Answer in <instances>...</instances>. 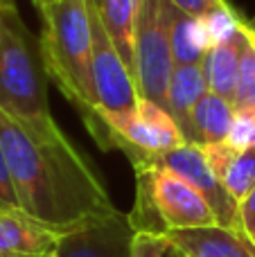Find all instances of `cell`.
Instances as JSON below:
<instances>
[{
    "instance_id": "1",
    "label": "cell",
    "mask_w": 255,
    "mask_h": 257,
    "mask_svg": "<svg viewBox=\"0 0 255 257\" xmlns=\"http://www.w3.org/2000/svg\"><path fill=\"white\" fill-rule=\"evenodd\" d=\"M0 140L18 208L36 221L66 235L120 212L54 117L23 122L0 111Z\"/></svg>"
},
{
    "instance_id": "2",
    "label": "cell",
    "mask_w": 255,
    "mask_h": 257,
    "mask_svg": "<svg viewBox=\"0 0 255 257\" xmlns=\"http://www.w3.org/2000/svg\"><path fill=\"white\" fill-rule=\"evenodd\" d=\"M41 12V52L48 79L79 111L84 124L97 117L90 75V9L88 0H59Z\"/></svg>"
},
{
    "instance_id": "3",
    "label": "cell",
    "mask_w": 255,
    "mask_h": 257,
    "mask_svg": "<svg viewBox=\"0 0 255 257\" xmlns=\"http://www.w3.org/2000/svg\"><path fill=\"white\" fill-rule=\"evenodd\" d=\"M0 111L23 122L52 117L41 41L18 7H0Z\"/></svg>"
},
{
    "instance_id": "4",
    "label": "cell",
    "mask_w": 255,
    "mask_h": 257,
    "mask_svg": "<svg viewBox=\"0 0 255 257\" xmlns=\"http://www.w3.org/2000/svg\"><path fill=\"white\" fill-rule=\"evenodd\" d=\"M136 203L129 221L136 232H158L219 226L210 203L185 178L156 163L134 165Z\"/></svg>"
},
{
    "instance_id": "5",
    "label": "cell",
    "mask_w": 255,
    "mask_h": 257,
    "mask_svg": "<svg viewBox=\"0 0 255 257\" xmlns=\"http://www.w3.org/2000/svg\"><path fill=\"white\" fill-rule=\"evenodd\" d=\"M86 128L104 151H122L131 165L147 163L188 145L170 111L145 97L129 113H97Z\"/></svg>"
},
{
    "instance_id": "6",
    "label": "cell",
    "mask_w": 255,
    "mask_h": 257,
    "mask_svg": "<svg viewBox=\"0 0 255 257\" xmlns=\"http://www.w3.org/2000/svg\"><path fill=\"white\" fill-rule=\"evenodd\" d=\"M170 0H136L134 66L140 97L167 108V86L174 72Z\"/></svg>"
},
{
    "instance_id": "7",
    "label": "cell",
    "mask_w": 255,
    "mask_h": 257,
    "mask_svg": "<svg viewBox=\"0 0 255 257\" xmlns=\"http://www.w3.org/2000/svg\"><path fill=\"white\" fill-rule=\"evenodd\" d=\"M90 9V75H93L95 99L99 113H129L138 106L140 90L134 72L129 70L126 61L117 52L115 43L111 41L106 27Z\"/></svg>"
},
{
    "instance_id": "8",
    "label": "cell",
    "mask_w": 255,
    "mask_h": 257,
    "mask_svg": "<svg viewBox=\"0 0 255 257\" xmlns=\"http://www.w3.org/2000/svg\"><path fill=\"white\" fill-rule=\"evenodd\" d=\"M147 163H156V165H161V167L172 169V172L179 174L181 178H185V181L210 203L219 226L237 228L239 203L228 194V190H226V185L221 183V178L212 172L201 145H190L188 142V145L179 147V149L170 151V154H165V156H158V158H154V160H147Z\"/></svg>"
},
{
    "instance_id": "9",
    "label": "cell",
    "mask_w": 255,
    "mask_h": 257,
    "mask_svg": "<svg viewBox=\"0 0 255 257\" xmlns=\"http://www.w3.org/2000/svg\"><path fill=\"white\" fill-rule=\"evenodd\" d=\"M134 235L129 214L117 212L99 223L61 235L57 257H131Z\"/></svg>"
},
{
    "instance_id": "10",
    "label": "cell",
    "mask_w": 255,
    "mask_h": 257,
    "mask_svg": "<svg viewBox=\"0 0 255 257\" xmlns=\"http://www.w3.org/2000/svg\"><path fill=\"white\" fill-rule=\"evenodd\" d=\"M61 232L21 208H0V257H57Z\"/></svg>"
},
{
    "instance_id": "11",
    "label": "cell",
    "mask_w": 255,
    "mask_h": 257,
    "mask_svg": "<svg viewBox=\"0 0 255 257\" xmlns=\"http://www.w3.org/2000/svg\"><path fill=\"white\" fill-rule=\"evenodd\" d=\"M183 257H255V241L239 228L208 226L167 232Z\"/></svg>"
},
{
    "instance_id": "12",
    "label": "cell",
    "mask_w": 255,
    "mask_h": 257,
    "mask_svg": "<svg viewBox=\"0 0 255 257\" xmlns=\"http://www.w3.org/2000/svg\"><path fill=\"white\" fill-rule=\"evenodd\" d=\"M208 93V84L203 77L201 63H181L174 66L170 86H167V111L179 124L185 142L192 145V115L197 104Z\"/></svg>"
},
{
    "instance_id": "13",
    "label": "cell",
    "mask_w": 255,
    "mask_h": 257,
    "mask_svg": "<svg viewBox=\"0 0 255 257\" xmlns=\"http://www.w3.org/2000/svg\"><path fill=\"white\" fill-rule=\"evenodd\" d=\"M208 165L221 178L228 194L242 203L255 187V147L233 149L228 142L203 147Z\"/></svg>"
},
{
    "instance_id": "14",
    "label": "cell",
    "mask_w": 255,
    "mask_h": 257,
    "mask_svg": "<svg viewBox=\"0 0 255 257\" xmlns=\"http://www.w3.org/2000/svg\"><path fill=\"white\" fill-rule=\"evenodd\" d=\"M239 57H242V25H239L237 34H233L230 39L221 41L215 48L208 50L201 61L208 90L233 104L237 97Z\"/></svg>"
},
{
    "instance_id": "15",
    "label": "cell",
    "mask_w": 255,
    "mask_h": 257,
    "mask_svg": "<svg viewBox=\"0 0 255 257\" xmlns=\"http://www.w3.org/2000/svg\"><path fill=\"white\" fill-rule=\"evenodd\" d=\"M237 117V108L233 102L219 97L208 90L203 99L197 104L192 115V145H221L228 140L230 128Z\"/></svg>"
},
{
    "instance_id": "16",
    "label": "cell",
    "mask_w": 255,
    "mask_h": 257,
    "mask_svg": "<svg viewBox=\"0 0 255 257\" xmlns=\"http://www.w3.org/2000/svg\"><path fill=\"white\" fill-rule=\"evenodd\" d=\"M93 12L106 27L111 41L117 52L126 61L129 70L136 77L134 66V18H136V0H88Z\"/></svg>"
},
{
    "instance_id": "17",
    "label": "cell",
    "mask_w": 255,
    "mask_h": 257,
    "mask_svg": "<svg viewBox=\"0 0 255 257\" xmlns=\"http://www.w3.org/2000/svg\"><path fill=\"white\" fill-rule=\"evenodd\" d=\"M210 50L206 30L201 18H194L174 9L172 16V57L174 63H201L206 52Z\"/></svg>"
},
{
    "instance_id": "18",
    "label": "cell",
    "mask_w": 255,
    "mask_h": 257,
    "mask_svg": "<svg viewBox=\"0 0 255 257\" xmlns=\"http://www.w3.org/2000/svg\"><path fill=\"white\" fill-rule=\"evenodd\" d=\"M235 108L237 113H255V27L246 18L242 21V57Z\"/></svg>"
},
{
    "instance_id": "19",
    "label": "cell",
    "mask_w": 255,
    "mask_h": 257,
    "mask_svg": "<svg viewBox=\"0 0 255 257\" xmlns=\"http://www.w3.org/2000/svg\"><path fill=\"white\" fill-rule=\"evenodd\" d=\"M172 241L158 232H136L131 244V257H167Z\"/></svg>"
},
{
    "instance_id": "20",
    "label": "cell",
    "mask_w": 255,
    "mask_h": 257,
    "mask_svg": "<svg viewBox=\"0 0 255 257\" xmlns=\"http://www.w3.org/2000/svg\"><path fill=\"white\" fill-rule=\"evenodd\" d=\"M228 142L233 149H248L255 147V113H237L235 124L230 128Z\"/></svg>"
},
{
    "instance_id": "21",
    "label": "cell",
    "mask_w": 255,
    "mask_h": 257,
    "mask_svg": "<svg viewBox=\"0 0 255 257\" xmlns=\"http://www.w3.org/2000/svg\"><path fill=\"white\" fill-rule=\"evenodd\" d=\"M0 208H18L16 190H14V181H12V172H9L3 140H0Z\"/></svg>"
},
{
    "instance_id": "22",
    "label": "cell",
    "mask_w": 255,
    "mask_h": 257,
    "mask_svg": "<svg viewBox=\"0 0 255 257\" xmlns=\"http://www.w3.org/2000/svg\"><path fill=\"white\" fill-rule=\"evenodd\" d=\"M176 9L194 18H203L206 14L215 12L219 7H228V0H170Z\"/></svg>"
},
{
    "instance_id": "23",
    "label": "cell",
    "mask_w": 255,
    "mask_h": 257,
    "mask_svg": "<svg viewBox=\"0 0 255 257\" xmlns=\"http://www.w3.org/2000/svg\"><path fill=\"white\" fill-rule=\"evenodd\" d=\"M237 228L244 230L248 237L255 239V187L248 192V196L239 203V219H237Z\"/></svg>"
},
{
    "instance_id": "24",
    "label": "cell",
    "mask_w": 255,
    "mask_h": 257,
    "mask_svg": "<svg viewBox=\"0 0 255 257\" xmlns=\"http://www.w3.org/2000/svg\"><path fill=\"white\" fill-rule=\"evenodd\" d=\"M32 3H34V7H36V9H43V7H48V5L59 3V0H32Z\"/></svg>"
},
{
    "instance_id": "25",
    "label": "cell",
    "mask_w": 255,
    "mask_h": 257,
    "mask_svg": "<svg viewBox=\"0 0 255 257\" xmlns=\"http://www.w3.org/2000/svg\"><path fill=\"white\" fill-rule=\"evenodd\" d=\"M167 257H183V255H181L179 250H176L174 246H172V248H170V253H167Z\"/></svg>"
},
{
    "instance_id": "26",
    "label": "cell",
    "mask_w": 255,
    "mask_h": 257,
    "mask_svg": "<svg viewBox=\"0 0 255 257\" xmlns=\"http://www.w3.org/2000/svg\"><path fill=\"white\" fill-rule=\"evenodd\" d=\"M0 5L3 7H12V5H16V0H0Z\"/></svg>"
},
{
    "instance_id": "27",
    "label": "cell",
    "mask_w": 255,
    "mask_h": 257,
    "mask_svg": "<svg viewBox=\"0 0 255 257\" xmlns=\"http://www.w3.org/2000/svg\"><path fill=\"white\" fill-rule=\"evenodd\" d=\"M251 25H253V27H255V16H253V18H251Z\"/></svg>"
},
{
    "instance_id": "28",
    "label": "cell",
    "mask_w": 255,
    "mask_h": 257,
    "mask_svg": "<svg viewBox=\"0 0 255 257\" xmlns=\"http://www.w3.org/2000/svg\"><path fill=\"white\" fill-rule=\"evenodd\" d=\"M0 7H3V5H0Z\"/></svg>"
},
{
    "instance_id": "29",
    "label": "cell",
    "mask_w": 255,
    "mask_h": 257,
    "mask_svg": "<svg viewBox=\"0 0 255 257\" xmlns=\"http://www.w3.org/2000/svg\"><path fill=\"white\" fill-rule=\"evenodd\" d=\"M253 241H255V239H253Z\"/></svg>"
}]
</instances>
